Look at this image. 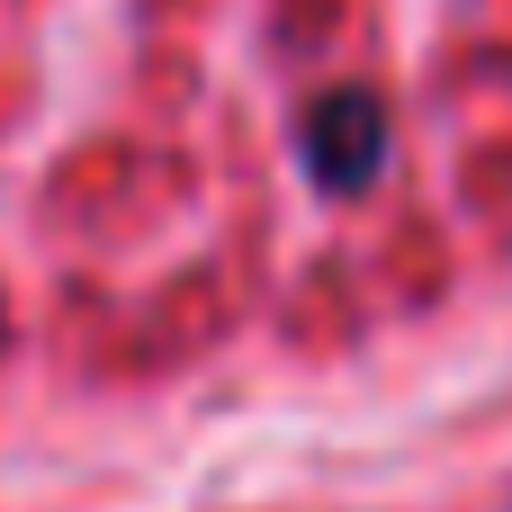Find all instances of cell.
Instances as JSON below:
<instances>
[{
    "label": "cell",
    "instance_id": "obj_1",
    "mask_svg": "<svg viewBox=\"0 0 512 512\" xmlns=\"http://www.w3.org/2000/svg\"><path fill=\"white\" fill-rule=\"evenodd\" d=\"M297 162H306L315 189L360 198L387 171V108H378V90H351V81L342 90H315L306 117H297Z\"/></svg>",
    "mask_w": 512,
    "mask_h": 512
}]
</instances>
